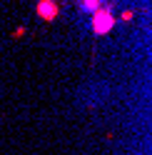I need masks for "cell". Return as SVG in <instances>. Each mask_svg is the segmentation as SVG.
Returning a JSON list of instances; mask_svg holds the SVG:
<instances>
[{
  "label": "cell",
  "instance_id": "cell-1",
  "mask_svg": "<svg viewBox=\"0 0 152 155\" xmlns=\"http://www.w3.org/2000/svg\"><path fill=\"white\" fill-rule=\"evenodd\" d=\"M112 23H115V18H112V15H107L105 10H97V18H95V28H97V33H105Z\"/></svg>",
  "mask_w": 152,
  "mask_h": 155
},
{
  "label": "cell",
  "instance_id": "cell-2",
  "mask_svg": "<svg viewBox=\"0 0 152 155\" xmlns=\"http://www.w3.org/2000/svg\"><path fill=\"white\" fill-rule=\"evenodd\" d=\"M37 8H40V15H43V18H47V20H52V18L58 15V5H55L52 0H43V3L37 5Z\"/></svg>",
  "mask_w": 152,
  "mask_h": 155
}]
</instances>
